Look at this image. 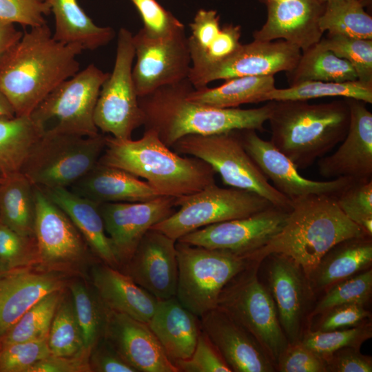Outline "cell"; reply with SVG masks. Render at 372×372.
Instances as JSON below:
<instances>
[{
	"label": "cell",
	"instance_id": "obj_1",
	"mask_svg": "<svg viewBox=\"0 0 372 372\" xmlns=\"http://www.w3.org/2000/svg\"><path fill=\"white\" fill-rule=\"evenodd\" d=\"M83 51L53 37L47 23L30 28L0 62V88L16 116H30L60 83L79 71Z\"/></svg>",
	"mask_w": 372,
	"mask_h": 372
},
{
	"label": "cell",
	"instance_id": "obj_2",
	"mask_svg": "<svg viewBox=\"0 0 372 372\" xmlns=\"http://www.w3.org/2000/svg\"><path fill=\"white\" fill-rule=\"evenodd\" d=\"M189 79L161 87L138 97L145 130L154 131L167 146L188 135H209L232 130L264 132L271 101L257 108H220L189 101Z\"/></svg>",
	"mask_w": 372,
	"mask_h": 372
},
{
	"label": "cell",
	"instance_id": "obj_3",
	"mask_svg": "<svg viewBox=\"0 0 372 372\" xmlns=\"http://www.w3.org/2000/svg\"><path fill=\"white\" fill-rule=\"evenodd\" d=\"M364 234H367L340 209L334 196L309 195L292 200L282 229L247 258L260 264L269 255L285 256L302 269L308 279L333 246Z\"/></svg>",
	"mask_w": 372,
	"mask_h": 372
},
{
	"label": "cell",
	"instance_id": "obj_4",
	"mask_svg": "<svg viewBox=\"0 0 372 372\" xmlns=\"http://www.w3.org/2000/svg\"><path fill=\"white\" fill-rule=\"evenodd\" d=\"M99 162L144 178L163 196L177 198L216 183V172L209 164L172 151L150 130L137 140L106 136Z\"/></svg>",
	"mask_w": 372,
	"mask_h": 372
},
{
	"label": "cell",
	"instance_id": "obj_5",
	"mask_svg": "<svg viewBox=\"0 0 372 372\" xmlns=\"http://www.w3.org/2000/svg\"><path fill=\"white\" fill-rule=\"evenodd\" d=\"M270 101V141L298 169L311 167L347 134L350 112L345 99L322 103Z\"/></svg>",
	"mask_w": 372,
	"mask_h": 372
},
{
	"label": "cell",
	"instance_id": "obj_6",
	"mask_svg": "<svg viewBox=\"0 0 372 372\" xmlns=\"http://www.w3.org/2000/svg\"><path fill=\"white\" fill-rule=\"evenodd\" d=\"M172 147L179 154L195 157L209 164L219 174L225 185L255 192L275 207L291 210L292 201L269 183L247 152L240 130L188 135L180 138Z\"/></svg>",
	"mask_w": 372,
	"mask_h": 372
},
{
	"label": "cell",
	"instance_id": "obj_7",
	"mask_svg": "<svg viewBox=\"0 0 372 372\" xmlns=\"http://www.w3.org/2000/svg\"><path fill=\"white\" fill-rule=\"evenodd\" d=\"M106 136L43 132L34 143L21 172L40 188H69L99 163Z\"/></svg>",
	"mask_w": 372,
	"mask_h": 372
},
{
	"label": "cell",
	"instance_id": "obj_8",
	"mask_svg": "<svg viewBox=\"0 0 372 372\" xmlns=\"http://www.w3.org/2000/svg\"><path fill=\"white\" fill-rule=\"evenodd\" d=\"M178 280L176 297L199 318L216 308L225 285L254 262L233 253L176 241Z\"/></svg>",
	"mask_w": 372,
	"mask_h": 372
},
{
	"label": "cell",
	"instance_id": "obj_9",
	"mask_svg": "<svg viewBox=\"0 0 372 372\" xmlns=\"http://www.w3.org/2000/svg\"><path fill=\"white\" fill-rule=\"evenodd\" d=\"M259 265L252 263L230 280L220 292L216 307L249 332L276 364L289 342L273 298L258 280Z\"/></svg>",
	"mask_w": 372,
	"mask_h": 372
},
{
	"label": "cell",
	"instance_id": "obj_10",
	"mask_svg": "<svg viewBox=\"0 0 372 372\" xmlns=\"http://www.w3.org/2000/svg\"><path fill=\"white\" fill-rule=\"evenodd\" d=\"M109 74L90 64L60 83L30 116L43 132L85 136L99 134L94 110Z\"/></svg>",
	"mask_w": 372,
	"mask_h": 372
},
{
	"label": "cell",
	"instance_id": "obj_11",
	"mask_svg": "<svg viewBox=\"0 0 372 372\" xmlns=\"http://www.w3.org/2000/svg\"><path fill=\"white\" fill-rule=\"evenodd\" d=\"M176 206L179 207L178 210L151 229L178 240L202 227L247 217L274 205L255 192L220 187L214 183L176 198Z\"/></svg>",
	"mask_w": 372,
	"mask_h": 372
},
{
	"label": "cell",
	"instance_id": "obj_12",
	"mask_svg": "<svg viewBox=\"0 0 372 372\" xmlns=\"http://www.w3.org/2000/svg\"><path fill=\"white\" fill-rule=\"evenodd\" d=\"M134 56L133 34L121 28L114 68L101 88L94 114L98 130L118 139L132 138L133 132L143 125L132 77Z\"/></svg>",
	"mask_w": 372,
	"mask_h": 372
},
{
	"label": "cell",
	"instance_id": "obj_13",
	"mask_svg": "<svg viewBox=\"0 0 372 372\" xmlns=\"http://www.w3.org/2000/svg\"><path fill=\"white\" fill-rule=\"evenodd\" d=\"M133 43L132 77L138 97L188 79L192 61L185 30L156 38L141 28L133 35Z\"/></svg>",
	"mask_w": 372,
	"mask_h": 372
},
{
	"label": "cell",
	"instance_id": "obj_14",
	"mask_svg": "<svg viewBox=\"0 0 372 372\" xmlns=\"http://www.w3.org/2000/svg\"><path fill=\"white\" fill-rule=\"evenodd\" d=\"M289 212L271 206L247 217L202 227L176 241L247 258L282 229Z\"/></svg>",
	"mask_w": 372,
	"mask_h": 372
},
{
	"label": "cell",
	"instance_id": "obj_15",
	"mask_svg": "<svg viewBox=\"0 0 372 372\" xmlns=\"http://www.w3.org/2000/svg\"><path fill=\"white\" fill-rule=\"evenodd\" d=\"M301 53L298 48L283 40L254 39L251 43L242 44L227 59L189 74L188 79L194 89H199L217 80L247 76H274L280 72L291 70Z\"/></svg>",
	"mask_w": 372,
	"mask_h": 372
},
{
	"label": "cell",
	"instance_id": "obj_16",
	"mask_svg": "<svg viewBox=\"0 0 372 372\" xmlns=\"http://www.w3.org/2000/svg\"><path fill=\"white\" fill-rule=\"evenodd\" d=\"M175 207L176 198L163 196L143 202L100 204L105 229L120 269L132 258L146 232L171 216Z\"/></svg>",
	"mask_w": 372,
	"mask_h": 372
},
{
	"label": "cell",
	"instance_id": "obj_17",
	"mask_svg": "<svg viewBox=\"0 0 372 372\" xmlns=\"http://www.w3.org/2000/svg\"><path fill=\"white\" fill-rule=\"evenodd\" d=\"M34 236L38 258L50 267H63L82 261L87 249L79 231L40 187L34 186Z\"/></svg>",
	"mask_w": 372,
	"mask_h": 372
},
{
	"label": "cell",
	"instance_id": "obj_18",
	"mask_svg": "<svg viewBox=\"0 0 372 372\" xmlns=\"http://www.w3.org/2000/svg\"><path fill=\"white\" fill-rule=\"evenodd\" d=\"M242 144L273 186L291 201L309 195L335 196L353 180L346 177L318 181L303 177L292 161L270 141L260 138L256 130H242Z\"/></svg>",
	"mask_w": 372,
	"mask_h": 372
},
{
	"label": "cell",
	"instance_id": "obj_19",
	"mask_svg": "<svg viewBox=\"0 0 372 372\" xmlns=\"http://www.w3.org/2000/svg\"><path fill=\"white\" fill-rule=\"evenodd\" d=\"M344 99L350 112L347 134L334 153L318 160V172L326 178L372 180V113L366 103Z\"/></svg>",
	"mask_w": 372,
	"mask_h": 372
},
{
	"label": "cell",
	"instance_id": "obj_20",
	"mask_svg": "<svg viewBox=\"0 0 372 372\" xmlns=\"http://www.w3.org/2000/svg\"><path fill=\"white\" fill-rule=\"evenodd\" d=\"M176 243L162 232L150 229L121 271L158 300L174 297L178 280Z\"/></svg>",
	"mask_w": 372,
	"mask_h": 372
},
{
	"label": "cell",
	"instance_id": "obj_21",
	"mask_svg": "<svg viewBox=\"0 0 372 372\" xmlns=\"http://www.w3.org/2000/svg\"><path fill=\"white\" fill-rule=\"evenodd\" d=\"M268 269V290L289 344L301 338L304 317L313 293L302 269L291 259L271 254Z\"/></svg>",
	"mask_w": 372,
	"mask_h": 372
},
{
	"label": "cell",
	"instance_id": "obj_22",
	"mask_svg": "<svg viewBox=\"0 0 372 372\" xmlns=\"http://www.w3.org/2000/svg\"><path fill=\"white\" fill-rule=\"evenodd\" d=\"M104 337L137 372H178L147 323L109 310Z\"/></svg>",
	"mask_w": 372,
	"mask_h": 372
},
{
	"label": "cell",
	"instance_id": "obj_23",
	"mask_svg": "<svg viewBox=\"0 0 372 372\" xmlns=\"http://www.w3.org/2000/svg\"><path fill=\"white\" fill-rule=\"evenodd\" d=\"M202 331L232 372H273L274 363L257 341L225 312L213 309L200 317Z\"/></svg>",
	"mask_w": 372,
	"mask_h": 372
},
{
	"label": "cell",
	"instance_id": "obj_24",
	"mask_svg": "<svg viewBox=\"0 0 372 372\" xmlns=\"http://www.w3.org/2000/svg\"><path fill=\"white\" fill-rule=\"evenodd\" d=\"M267 20L253 32L259 41L283 40L302 52L318 43L324 32L319 26L324 3L319 0H287L266 6Z\"/></svg>",
	"mask_w": 372,
	"mask_h": 372
},
{
	"label": "cell",
	"instance_id": "obj_25",
	"mask_svg": "<svg viewBox=\"0 0 372 372\" xmlns=\"http://www.w3.org/2000/svg\"><path fill=\"white\" fill-rule=\"evenodd\" d=\"M64 280L54 272H34L22 268L0 277V336L29 309L51 293L61 291Z\"/></svg>",
	"mask_w": 372,
	"mask_h": 372
},
{
	"label": "cell",
	"instance_id": "obj_26",
	"mask_svg": "<svg viewBox=\"0 0 372 372\" xmlns=\"http://www.w3.org/2000/svg\"><path fill=\"white\" fill-rule=\"evenodd\" d=\"M147 324L173 363L192 355L202 331L200 318L176 296L158 300Z\"/></svg>",
	"mask_w": 372,
	"mask_h": 372
},
{
	"label": "cell",
	"instance_id": "obj_27",
	"mask_svg": "<svg viewBox=\"0 0 372 372\" xmlns=\"http://www.w3.org/2000/svg\"><path fill=\"white\" fill-rule=\"evenodd\" d=\"M92 279L95 291L109 310L145 323L149 321L158 300L129 276L105 264L93 268Z\"/></svg>",
	"mask_w": 372,
	"mask_h": 372
},
{
	"label": "cell",
	"instance_id": "obj_28",
	"mask_svg": "<svg viewBox=\"0 0 372 372\" xmlns=\"http://www.w3.org/2000/svg\"><path fill=\"white\" fill-rule=\"evenodd\" d=\"M70 188L76 194L99 204L143 202L161 196L147 182L99 161Z\"/></svg>",
	"mask_w": 372,
	"mask_h": 372
},
{
	"label": "cell",
	"instance_id": "obj_29",
	"mask_svg": "<svg viewBox=\"0 0 372 372\" xmlns=\"http://www.w3.org/2000/svg\"><path fill=\"white\" fill-rule=\"evenodd\" d=\"M41 189L67 214L95 255L104 264L119 269V262L105 229L100 204L69 188Z\"/></svg>",
	"mask_w": 372,
	"mask_h": 372
},
{
	"label": "cell",
	"instance_id": "obj_30",
	"mask_svg": "<svg viewBox=\"0 0 372 372\" xmlns=\"http://www.w3.org/2000/svg\"><path fill=\"white\" fill-rule=\"evenodd\" d=\"M372 236L347 238L333 246L308 278L314 292L369 269L372 262Z\"/></svg>",
	"mask_w": 372,
	"mask_h": 372
},
{
	"label": "cell",
	"instance_id": "obj_31",
	"mask_svg": "<svg viewBox=\"0 0 372 372\" xmlns=\"http://www.w3.org/2000/svg\"><path fill=\"white\" fill-rule=\"evenodd\" d=\"M48 1L54 17L53 37L56 40L78 45L83 50H94L106 45L114 37V30L95 24L77 0Z\"/></svg>",
	"mask_w": 372,
	"mask_h": 372
},
{
	"label": "cell",
	"instance_id": "obj_32",
	"mask_svg": "<svg viewBox=\"0 0 372 372\" xmlns=\"http://www.w3.org/2000/svg\"><path fill=\"white\" fill-rule=\"evenodd\" d=\"M34 185L21 172L0 178V222L19 234L34 238Z\"/></svg>",
	"mask_w": 372,
	"mask_h": 372
},
{
	"label": "cell",
	"instance_id": "obj_33",
	"mask_svg": "<svg viewBox=\"0 0 372 372\" xmlns=\"http://www.w3.org/2000/svg\"><path fill=\"white\" fill-rule=\"evenodd\" d=\"M274 88V76H239L227 79L218 87H192L187 97L200 104L234 108L243 104L263 102V96Z\"/></svg>",
	"mask_w": 372,
	"mask_h": 372
},
{
	"label": "cell",
	"instance_id": "obj_34",
	"mask_svg": "<svg viewBox=\"0 0 372 372\" xmlns=\"http://www.w3.org/2000/svg\"><path fill=\"white\" fill-rule=\"evenodd\" d=\"M289 86L306 81L346 82L358 80L346 60L334 54L320 41L302 52L296 66L286 72Z\"/></svg>",
	"mask_w": 372,
	"mask_h": 372
},
{
	"label": "cell",
	"instance_id": "obj_35",
	"mask_svg": "<svg viewBox=\"0 0 372 372\" xmlns=\"http://www.w3.org/2000/svg\"><path fill=\"white\" fill-rule=\"evenodd\" d=\"M43 128L30 116L0 119V176L21 172Z\"/></svg>",
	"mask_w": 372,
	"mask_h": 372
},
{
	"label": "cell",
	"instance_id": "obj_36",
	"mask_svg": "<svg viewBox=\"0 0 372 372\" xmlns=\"http://www.w3.org/2000/svg\"><path fill=\"white\" fill-rule=\"evenodd\" d=\"M358 0H338L324 3L319 26L330 34L372 39V17Z\"/></svg>",
	"mask_w": 372,
	"mask_h": 372
},
{
	"label": "cell",
	"instance_id": "obj_37",
	"mask_svg": "<svg viewBox=\"0 0 372 372\" xmlns=\"http://www.w3.org/2000/svg\"><path fill=\"white\" fill-rule=\"evenodd\" d=\"M342 96L372 103V85L358 80L346 82L306 81L287 88H274L263 96L262 101H309Z\"/></svg>",
	"mask_w": 372,
	"mask_h": 372
},
{
	"label": "cell",
	"instance_id": "obj_38",
	"mask_svg": "<svg viewBox=\"0 0 372 372\" xmlns=\"http://www.w3.org/2000/svg\"><path fill=\"white\" fill-rule=\"evenodd\" d=\"M61 300V291H58L37 302L0 336V347L47 340L54 316Z\"/></svg>",
	"mask_w": 372,
	"mask_h": 372
},
{
	"label": "cell",
	"instance_id": "obj_39",
	"mask_svg": "<svg viewBox=\"0 0 372 372\" xmlns=\"http://www.w3.org/2000/svg\"><path fill=\"white\" fill-rule=\"evenodd\" d=\"M72 300L77 321L81 330L84 348L90 355L97 342L104 336L109 309L96 292L81 282L70 285Z\"/></svg>",
	"mask_w": 372,
	"mask_h": 372
},
{
	"label": "cell",
	"instance_id": "obj_40",
	"mask_svg": "<svg viewBox=\"0 0 372 372\" xmlns=\"http://www.w3.org/2000/svg\"><path fill=\"white\" fill-rule=\"evenodd\" d=\"M47 342L51 353L54 355H90L84 348L72 299L61 300L50 328Z\"/></svg>",
	"mask_w": 372,
	"mask_h": 372
},
{
	"label": "cell",
	"instance_id": "obj_41",
	"mask_svg": "<svg viewBox=\"0 0 372 372\" xmlns=\"http://www.w3.org/2000/svg\"><path fill=\"white\" fill-rule=\"evenodd\" d=\"M372 337L370 324L331 331H307L298 341L322 358L344 347L360 349V346Z\"/></svg>",
	"mask_w": 372,
	"mask_h": 372
},
{
	"label": "cell",
	"instance_id": "obj_42",
	"mask_svg": "<svg viewBox=\"0 0 372 372\" xmlns=\"http://www.w3.org/2000/svg\"><path fill=\"white\" fill-rule=\"evenodd\" d=\"M371 293L372 271L367 269L328 288L311 314H323L332 308L344 304L364 305L371 298Z\"/></svg>",
	"mask_w": 372,
	"mask_h": 372
},
{
	"label": "cell",
	"instance_id": "obj_43",
	"mask_svg": "<svg viewBox=\"0 0 372 372\" xmlns=\"http://www.w3.org/2000/svg\"><path fill=\"white\" fill-rule=\"evenodd\" d=\"M320 43L347 61L355 71L358 81L372 85V39L327 34Z\"/></svg>",
	"mask_w": 372,
	"mask_h": 372
},
{
	"label": "cell",
	"instance_id": "obj_44",
	"mask_svg": "<svg viewBox=\"0 0 372 372\" xmlns=\"http://www.w3.org/2000/svg\"><path fill=\"white\" fill-rule=\"evenodd\" d=\"M334 198L344 214L372 236V180L352 181Z\"/></svg>",
	"mask_w": 372,
	"mask_h": 372
},
{
	"label": "cell",
	"instance_id": "obj_45",
	"mask_svg": "<svg viewBox=\"0 0 372 372\" xmlns=\"http://www.w3.org/2000/svg\"><path fill=\"white\" fill-rule=\"evenodd\" d=\"M51 354L47 340L0 347V372H28L35 363Z\"/></svg>",
	"mask_w": 372,
	"mask_h": 372
},
{
	"label": "cell",
	"instance_id": "obj_46",
	"mask_svg": "<svg viewBox=\"0 0 372 372\" xmlns=\"http://www.w3.org/2000/svg\"><path fill=\"white\" fill-rule=\"evenodd\" d=\"M240 37V25L224 24L211 45L202 54L191 60L189 74L200 72L231 56L242 45Z\"/></svg>",
	"mask_w": 372,
	"mask_h": 372
},
{
	"label": "cell",
	"instance_id": "obj_47",
	"mask_svg": "<svg viewBox=\"0 0 372 372\" xmlns=\"http://www.w3.org/2000/svg\"><path fill=\"white\" fill-rule=\"evenodd\" d=\"M143 23L142 29L152 37H165L185 30L184 24L156 0H130Z\"/></svg>",
	"mask_w": 372,
	"mask_h": 372
},
{
	"label": "cell",
	"instance_id": "obj_48",
	"mask_svg": "<svg viewBox=\"0 0 372 372\" xmlns=\"http://www.w3.org/2000/svg\"><path fill=\"white\" fill-rule=\"evenodd\" d=\"M48 0H0V20L33 28L46 23Z\"/></svg>",
	"mask_w": 372,
	"mask_h": 372
},
{
	"label": "cell",
	"instance_id": "obj_49",
	"mask_svg": "<svg viewBox=\"0 0 372 372\" xmlns=\"http://www.w3.org/2000/svg\"><path fill=\"white\" fill-rule=\"evenodd\" d=\"M174 364L178 372H232L217 348L203 331L192 355Z\"/></svg>",
	"mask_w": 372,
	"mask_h": 372
},
{
	"label": "cell",
	"instance_id": "obj_50",
	"mask_svg": "<svg viewBox=\"0 0 372 372\" xmlns=\"http://www.w3.org/2000/svg\"><path fill=\"white\" fill-rule=\"evenodd\" d=\"M34 238L23 236L0 222V260L8 270L30 263L36 251Z\"/></svg>",
	"mask_w": 372,
	"mask_h": 372
},
{
	"label": "cell",
	"instance_id": "obj_51",
	"mask_svg": "<svg viewBox=\"0 0 372 372\" xmlns=\"http://www.w3.org/2000/svg\"><path fill=\"white\" fill-rule=\"evenodd\" d=\"M220 15L214 10H198L189 23L187 37L191 60L202 54L219 34Z\"/></svg>",
	"mask_w": 372,
	"mask_h": 372
},
{
	"label": "cell",
	"instance_id": "obj_52",
	"mask_svg": "<svg viewBox=\"0 0 372 372\" xmlns=\"http://www.w3.org/2000/svg\"><path fill=\"white\" fill-rule=\"evenodd\" d=\"M276 368L280 372H326L324 360L299 342L288 344Z\"/></svg>",
	"mask_w": 372,
	"mask_h": 372
},
{
	"label": "cell",
	"instance_id": "obj_53",
	"mask_svg": "<svg viewBox=\"0 0 372 372\" xmlns=\"http://www.w3.org/2000/svg\"><path fill=\"white\" fill-rule=\"evenodd\" d=\"M371 313L364 305L344 304L331 309L322 314L317 330L331 331L360 325Z\"/></svg>",
	"mask_w": 372,
	"mask_h": 372
},
{
	"label": "cell",
	"instance_id": "obj_54",
	"mask_svg": "<svg viewBox=\"0 0 372 372\" xmlns=\"http://www.w3.org/2000/svg\"><path fill=\"white\" fill-rule=\"evenodd\" d=\"M91 371L137 372L103 336L94 345L89 355Z\"/></svg>",
	"mask_w": 372,
	"mask_h": 372
},
{
	"label": "cell",
	"instance_id": "obj_55",
	"mask_svg": "<svg viewBox=\"0 0 372 372\" xmlns=\"http://www.w3.org/2000/svg\"><path fill=\"white\" fill-rule=\"evenodd\" d=\"M326 372H371V357L363 355L360 349L344 347L322 358Z\"/></svg>",
	"mask_w": 372,
	"mask_h": 372
},
{
	"label": "cell",
	"instance_id": "obj_56",
	"mask_svg": "<svg viewBox=\"0 0 372 372\" xmlns=\"http://www.w3.org/2000/svg\"><path fill=\"white\" fill-rule=\"evenodd\" d=\"M91 371L89 355L73 357L50 356L35 363L28 372H85Z\"/></svg>",
	"mask_w": 372,
	"mask_h": 372
},
{
	"label": "cell",
	"instance_id": "obj_57",
	"mask_svg": "<svg viewBox=\"0 0 372 372\" xmlns=\"http://www.w3.org/2000/svg\"><path fill=\"white\" fill-rule=\"evenodd\" d=\"M22 34L15 24L0 20V62Z\"/></svg>",
	"mask_w": 372,
	"mask_h": 372
},
{
	"label": "cell",
	"instance_id": "obj_58",
	"mask_svg": "<svg viewBox=\"0 0 372 372\" xmlns=\"http://www.w3.org/2000/svg\"><path fill=\"white\" fill-rule=\"evenodd\" d=\"M15 116L12 105L0 88V119L12 118Z\"/></svg>",
	"mask_w": 372,
	"mask_h": 372
},
{
	"label": "cell",
	"instance_id": "obj_59",
	"mask_svg": "<svg viewBox=\"0 0 372 372\" xmlns=\"http://www.w3.org/2000/svg\"><path fill=\"white\" fill-rule=\"evenodd\" d=\"M321 3H325L329 1H338V0H319ZM362 3L364 7L369 6L371 3V0H358Z\"/></svg>",
	"mask_w": 372,
	"mask_h": 372
},
{
	"label": "cell",
	"instance_id": "obj_60",
	"mask_svg": "<svg viewBox=\"0 0 372 372\" xmlns=\"http://www.w3.org/2000/svg\"><path fill=\"white\" fill-rule=\"evenodd\" d=\"M260 3H263L264 5H265L266 6L269 5V4H271V3H277V2H282V1H287V0H258Z\"/></svg>",
	"mask_w": 372,
	"mask_h": 372
},
{
	"label": "cell",
	"instance_id": "obj_61",
	"mask_svg": "<svg viewBox=\"0 0 372 372\" xmlns=\"http://www.w3.org/2000/svg\"><path fill=\"white\" fill-rule=\"evenodd\" d=\"M10 270L4 265V264L0 260V277Z\"/></svg>",
	"mask_w": 372,
	"mask_h": 372
},
{
	"label": "cell",
	"instance_id": "obj_62",
	"mask_svg": "<svg viewBox=\"0 0 372 372\" xmlns=\"http://www.w3.org/2000/svg\"><path fill=\"white\" fill-rule=\"evenodd\" d=\"M1 178V177L0 176V178Z\"/></svg>",
	"mask_w": 372,
	"mask_h": 372
}]
</instances>
